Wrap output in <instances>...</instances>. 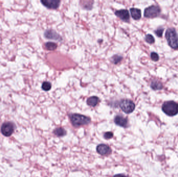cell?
I'll return each mask as SVG.
<instances>
[{"label": "cell", "mask_w": 178, "mask_h": 177, "mask_svg": "<svg viewBox=\"0 0 178 177\" xmlns=\"http://www.w3.org/2000/svg\"><path fill=\"white\" fill-rule=\"evenodd\" d=\"M165 37L169 45L174 49H177L178 48V36L176 30L173 28L168 29L166 31Z\"/></svg>", "instance_id": "cell-1"}, {"label": "cell", "mask_w": 178, "mask_h": 177, "mask_svg": "<svg viewBox=\"0 0 178 177\" xmlns=\"http://www.w3.org/2000/svg\"><path fill=\"white\" fill-rule=\"evenodd\" d=\"M70 118L72 124L75 127L88 124L91 122L90 118L79 114H72L70 115Z\"/></svg>", "instance_id": "cell-2"}, {"label": "cell", "mask_w": 178, "mask_h": 177, "mask_svg": "<svg viewBox=\"0 0 178 177\" xmlns=\"http://www.w3.org/2000/svg\"><path fill=\"white\" fill-rule=\"evenodd\" d=\"M162 110L168 116H174L178 113V103L173 101L165 102L162 106Z\"/></svg>", "instance_id": "cell-3"}, {"label": "cell", "mask_w": 178, "mask_h": 177, "mask_svg": "<svg viewBox=\"0 0 178 177\" xmlns=\"http://www.w3.org/2000/svg\"><path fill=\"white\" fill-rule=\"evenodd\" d=\"M15 129V125L13 123L7 122L3 124L1 131L3 135L5 137H9L13 133Z\"/></svg>", "instance_id": "cell-4"}, {"label": "cell", "mask_w": 178, "mask_h": 177, "mask_svg": "<svg viewBox=\"0 0 178 177\" xmlns=\"http://www.w3.org/2000/svg\"><path fill=\"white\" fill-rule=\"evenodd\" d=\"M120 107L124 113L129 114L132 113L135 109V105L132 101L130 100H123L120 103Z\"/></svg>", "instance_id": "cell-5"}, {"label": "cell", "mask_w": 178, "mask_h": 177, "mask_svg": "<svg viewBox=\"0 0 178 177\" xmlns=\"http://www.w3.org/2000/svg\"><path fill=\"white\" fill-rule=\"evenodd\" d=\"M161 9L157 5H152L145 9L144 15L146 18L156 17L161 13Z\"/></svg>", "instance_id": "cell-6"}, {"label": "cell", "mask_w": 178, "mask_h": 177, "mask_svg": "<svg viewBox=\"0 0 178 177\" xmlns=\"http://www.w3.org/2000/svg\"><path fill=\"white\" fill-rule=\"evenodd\" d=\"M41 2L48 9H55L59 7L61 1L59 0H42Z\"/></svg>", "instance_id": "cell-7"}, {"label": "cell", "mask_w": 178, "mask_h": 177, "mask_svg": "<svg viewBox=\"0 0 178 177\" xmlns=\"http://www.w3.org/2000/svg\"><path fill=\"white\" fill-rule=\"evenodd\" d=\"M96 151L101 155H109L111 153V148L106 144H99L96 148Z\"/></svg>", "instance_id": "cell-8"}, {"label": "cell", "mask_w": 178, "mask_h": 177, "mask_svg": "<svg viewBox=\"0 0 178 177\" xmlns=\"http://www.w3.org/2000/svg\"><path fill=\"white\" fill-rule=\"evenodd\" d=\"M44 37L48 39H54L57 41L62 40V37L58 33L53 30H48L44 33Z\"/></svg>", "instance_id": "cell-9"}, {"label": "cell", "mask_w": 178, "mask_h": 177, "mask_svg": "<svg viewBox=\"0 0 178 177\" xmlns=\"http://www.w3.org/2000/svg\"><path fill=\"white\" fill-rule=\"evenodd\" d=\"M116 15L124 21H128L130 19V15L127 9H121L115 12Z\"/></svg>", "instance_id": "cell-10"}, {"label": "cell", "mask_w": 178, "mask_h": 177, "mask_svg": "<svg viewBox=\"0 0 178 177\" xmlns=\"http://www.w3.org/2000/svg\"><path fill=\"white\" fill-rule=\"evenodd\" d=\"M114 122L116 124L121 127H127L128 125V119L124 118L121 115H117L116 116L114 119Z\"/></svg>", "instance_id": "cell-11"}, {"label": "cell", "mask_w": 178, "mask_h": 177, "mask_svg": "<svg viewBox=\"0 0 178 177\" xmlns=\"http://www.w3.org/2000/svg\"><path fill=\"white\" fill-rule=\"evenodd\" d=\"M131 15L135 20H139L141 18V11L140 9L136 8L130 9Z\"/></svg>", "instance_id": "cell-12"}, {"label": "cell", "mask_w": 178, "mask_h": 177, "mask_svg": "<svg viewBox=\"0 0 178 177\" xmlns=\"http://www.w3.org/2000/svg\"><path fill=\"white\" fill-rule=\"evenodd\" d=\"M100 99L96 96L91 97L87 100V104L90 106L92 107H96L98 103L99 102Z\"/></svg>", "instance_id": "cell-13"}, {"label": "cell", "mask_w": 178, "mask_h": 177, "mask_svg": "<svg viewBox=\"0 0 178 177\" xmlns=\"http://www.w3.org/2000/svg\"><path fill=\"white\" fill-rule=\"evenodd\" d=\"M151 87L153 90H161L163 88V86L162 84L158 81H153L151 84Z\"/></svg>", "instance_id": "cell-14"}, {"label": "cell", "mask_w": 178, "mask_h": 177, "mask_svg": "<svg viewBox=\"0 0 178 177\" xmlns=\"http://www.w3.org/2000/svg\"><path fill=\"white\" fill-rule=\"evenodd\" d=\"M54 133L55 135L59 136V137H63V136H64L66 135L67 132L63 128L59 127V128H57L55 129L54 130Z\"/></svg>", "instance_id": "cell-15"}, {"label": "cell", "mask_w": 178, "mask_h": 177, "mask_svg": "<svg viewBox=\"0 0 178 177\" xmlns=\"http://www.w3.org/2000/svg\"><path fill=\"white\" fill-rule=\"evenodd\" d=\"M46 47L47 49L49 50H54L56 49L57 47V45L56 43L53 42H48L46 43Z\"/></svg>", "instance_id": "cell-16"}, {"label": "cell", "mask_w": 178, "mask_h": 177, "mask_svg": "<svg viewBox=\"0 0 178 177\" xmlns=\"http://www.w3.org/2000/svg\"><path fill=\"white\" fill-rule=\"evenodd\" d=\"M51 84L48 82H44L42 85V88L44 91H48L51 89Z\"/></svg>", "instance_id": "cell-17"}, {"label": "cell", "mask_w": 178, "mask_h": 177, "mask_svg": "<svg viewBox=\"0 0 178 177\" xmlns=\"http://www.w3.org/2000/svg\"><path fill=\"white\" fill-rule=\"evenodd\" d=\"M145 39L146 42H148V43H149V44H153L155 42L154 38L151 34H148V35H146Z\"/></svg>", "instance_id": "cell-18"}, {"label": "cell", "mask_w": 178, "mask_h": 177, "mask_svg": "<svg viewBox=\"0 0 178 177\" xmlns=\"http://www.w3.org/2000/svg\"><path fill=\"white\" fill-rule=\"evenodd\" d=\"M122 57L119 55H115L112 58L113 61L115 64H117L118 63H119V62L122 61Z\"/></svg>", "instance_id": "cell-19"}, {"label": "cell", "mask_w": 178, "mask_h": 177, "mask_svg": "<svg viewBox=\"0 0 178 177\" xmlns=\"http://www.w3.org/2000/svg\"><path fill=\"white\" fill-rule=\"evenodd\" d=\"M151 58L152 60L154 61H157L159 60V56L158 54L155 52H152L151 54Z\"/></svg>", "instance_id": "cell-20"}, {"label": "cell", "mask_w": 178, "mask_h": 177, "mask_svg": "<svg viewBox=\"0 0 178 177\" xmlns=\"http://www.w3.org/2000/svg\"><path fill=\"white\" fill-rule=\"evenodd\" d=\"M164 31V29L163 28L158 29L155 31V34H156L157 36H158L159 37H161L163 35Z\"/></svg>", "instance_id": "cell-21"}, {"label": "cell", "mask_w": 178, "mask_h": 177, "mask_svg": "<svg viewBox=\"0 0 178 177\" xmlns=\"http://www.w3.org/2000/svg\"><path fill=\"white\" fill-rule=\"evenodd\" d=\"M113 136H114V135H113V133H111V132H107L104 135V137L106 139H110L111 138H113Z\"/></svg>", "instance_id": "cell-22"}, {"label": "cell", "mask_w": 178, "mask_h": 177, "mask_svg": "<svg viewBox=\"0 0 178 177\" xmlns=\"http://www.w3.org/2000/svg\"><path fill=\"white\" fill-rule=\"evenodd\" d=\"M113 177H127L125 175H122V174H118L116 175Z\"/></svg>", "instance_id": "cell-23"}]
</instances>
